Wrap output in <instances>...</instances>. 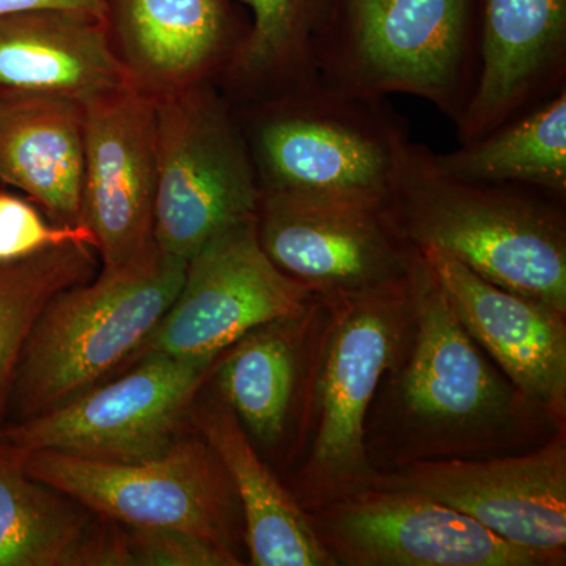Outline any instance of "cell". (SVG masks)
I'll list each match as a JSON object with an SVG mask.
<instances>
[{"instance_id": "9", "label": "cell", "mask_w": 566, "mask_h": 566, "mask_svg": "<svg viewBox=\"0 0 566 566\" xmlns=\"http://www.w3.org/2000/svg\"><path fill=\"white\" fill-rule=\"evenodd\" d=\"M20 464L32 479L114 523L181 528L243 558L244 521L237 491L200 433L182 434L164 455L142 463H106L40 450Z\"/></svg>"}, {"instance_id": "19", "label": "cell", "mask_w": 566, "mask_h": 566, "mask_svg": "<svg viewBox=\"0 0 566 566\" xmlns=\"http://www.w3.org/2000/svg\"><path fill=\"white\" fill-rule=\"evenodd\" d=\"M191 420L221 460L237 491L248 564L335 566L307 512L260 458L232 409L216 394L205 400L197 398Z\"/></svg>"}, {"instance_id": "11", "label": "cell", "mask_w": 566, "mask_h": 566, "mask_svg": "<svg viewBox=\"0 0 566 566\" xmlns=\"http://www.w3.org/2000/svg\"><path fill=\"white\" fill-rule=\"evenodd\" d=\"M370 486L427 495L551 566L566 564V427L527 452L416 461L376 472Z\"/></svg>"}, {"instance_id": "7", "label": "cell", "mask_w": 566, "mask_h": 566, "mask_svg": "<svg viewBox=\"0 0 566 566\" xmlns=\"http://www.w3.org/2000/svg\"><path fill=\"white\" fill-rule=\"evenodd\" d=\"M153 240L191 260L211 238L255 218L260 192L240 122L207 84L155 98Z\"/></svg>"}, {"instance_id": "23", "label": "cell", "mask_w": 566, "mask_h": 566, "mask_svg": "<svg viewBox=\"0 0 566 566\" xmlns=\"http://www.w3.org/2000/svg\"><path fill=\"white\" fill-rule=\"evenodd\" d=\"M424 158L453 180L524 186L566 200V88L455 150L424 147Z\"/></svg>"}, {"instance_id": "26", "label": "cell", "mask_w": 566, "mask_h": 566, "mask_svg": "<svg viewBox=\"0 0 566 566\" xmlns=\"http://www.w3.org/2000/svg\"><path fill=\"white\" fill-rule=\"evenodd\" d=\"M122 566H241L245 562L211 539L172 527L118 524Z\"/></svg>"}, {"instance_id": "18", "label": "cell", "mask_w": 566, "mask_h": 566, "mask_svg": "<svg viewBox=\"0 0 566 566\" xmlns=\"http://www.w3.org/2000/svg\"><path fill=\"white\" fill-rule=\"evenodd\" d=\"M129 84L103 21L61 11L0 18V95L85 104Z\"/></svg>"}, {"instance_id": "16", "label": "cell", "mask_w": 566, "mask_h": 566, "mask_svg": "<svg viewBox=\"0 0 566 566\" xmlns=\"http://www.w3.org/2000/svg\"><path fill=\"white\" fill-rule=\"evenodd\" d=\"M458 322L528 398L566 423V314L480 277L438 251H419Z\"/></svg>"}, {"instance_id": "28", "label": "cell", "mask_w": 566, "mask_h": 566, "mask_svg": "<svg viewBox=\"0 0 566 566\" xmlns=\"http://www.w3.org/2000/svg\"><path fill=\"white\" fill-rule=\"evenodd\" d=\"M32 11H61L106 24L107 0H0V18Z\"/></svg>"}, {"instance_id": "6", "label": "cell", "mask_w": 566, "mask_h": 566, "mask_svg": "<svg viewBox=\"0 0 566 566\" xmlns=\"http://www.w3.org/2000/svg\"><path fill=\"white\" fill-rule=\"evenodd\" d=\"M315 66L335 91L416 96L457 123L479 71V0H324Z\"/></svg>"}, {"instance_id": "3", "label": "cell", "mask_w": 566, "mask_h": 566, "mask_svg": "<svg viewBox=\"0 0 566 566\" xmlns=\"http://www.w3.org/2000/svg\"><path fill=\"white\" fill-rule=\"evenodd\" d=\"M564 199L513 185L453 180L412 144L385 211L416 251L452 256L502 289L566 314Z\"/></svg>"}, {"instance_id": "2", "label": "cell", "mask_w": 566, "mask_h": 566, "mask_svg": "<svg viewBox=\"0 0 566 566\" xmlns=\"http://www.w3.org/2000/svg\"><path fill=\"white\" fill-rule=\"evenodd\" d=\"M412 315V268L405 277L365 292L316 296L297 406L294 450L303 458L285 485L304 510L371 485L376 472L365 423L379 382L403 352Z\"/></svg>"}, {"instance_id": "21", "label": "cell", "mask_w": 566, "mask_h": 566, "mask_svg": "<svg viewBox=\"0 0 566 566\" xmlns=\"http://www.w3.org/2000/svg\"><path fill=\"white\" fill-rule=\"evenodd\" d=\"M316 316V296L301 314L253 327L219 354L210 378L252 442L277 447L300 406Z\"/></svg>"}, {"instance_id": "5", "label": "cell", "mask_w": 566, "mask_h": 566, "mask_svg": "<svg viewBox=\"0 0 566 566\" xmlns=\"http://www.w3.org/2000/svg\"><path fill=\"white\" fill-rule=\"evenodd\" d=\"M262 104L240 125L262 196L385 207L412 145L386 99L315 77Z\"/></svg>"}, {"instance_id": "15", "label": "cell", "mask_w": 566, "mask_h": 566, "mask_svg": "<svg viewBox=\"0 0 566 566\" xmlns=\"http://www.w3.org/2000/svg\"><path fill=\"white\" fill-rule=\"evenodd\" d=\"M566 88V0H479V71L460 144Z\"/></svg>"}, {"instance_id": "27", "label": "cell", "mask_w": 566, "mask_h": 566, "mask_svg": "<svg viewBox=\"0 0 566 566\" xmlns=\"http://www.w3.org/2000/svg\"><path fill=\"white\" fill-rule=\"evenodd\" d=\"M71 243L95 249V240L87 227L48 221L35 203L0 192V262H14Z\"/></svg>"}, {"instance_id": "4", "label": "cell", "mask_w": 566, "mask_h": 566, "mask_svg": "<svg viewBox=\"0 0 566 566\" xmlns=\"http://www.w3.org/2000/svg\"><path fill=\"white\" fill-rule=\"evenodd\" d=\"M185 271V260L155 243L55 294L22 348L3 417L51 411L125 370L169 311Z\"/></svg>"}, {"instance_id": "14", "label": "cell", "mask_w": 566, "mask_h": 566, "mask_svg": "<svg viewBox=\"0 0 566 566\" xmlns=\"http://www.w3.org/2000/svg\"><path fill=\"white\" fill-rule=\"evenodd\" d=\"M84 107L81 223L103 268L137 259L155 244L156 102L129 84Z\"/></svg>"}, {"instance_id": "17", "label": "cell", "mask_w": 566, "mask_h": 566, "mask_svg": "<svg viewBox=\"0 0 566 566\" xmlns=\"http://www.w3.org/2000/svg\"><path fill=\"white\" fill-rule=\"evenodd\" d=\"M106 28L129 80L153 98L229 70L243 41L226 0H107Z\"/></svg>"}, {"instance_id": "8", "label": "cell", "mask_w": 566, "mask_h": 566, "mask_svg": "<svg viewBox=\"0 0 566 566\" xmlns=\"http://www.w3.org/2000/svg\"><path fill=\"white\" fill-rule=\"evenodd\" d=\"M216 359L145 354L120 374L51 411L0 423V458L17 461L40 450L142 463L181 438Z\"/></svg>"}, {"instance_id": "10", "label": "cell", "mask_w": 566, "mask_h": 566, "mask_svg": "<svg viewBox=\"0 0 566 566\" xmlns=\"http://www.w3.org/2000/svg\"><path fill=\"white\" fill-rule=\"evenodd\" d=\"M314 297L271 262L255 218L245 219L188 260L180 292L129 364L151 353L218 359L253 327L301 314Z\"/></svg>"}, {"instance_id": "13", "label": "cell", "mask_w": 566, "mask_h": 566, "mask_svg": "<svg viewBox=\"0 0 566 566\" xmlns=\"http://www.w3.org/2000/svg\"><path fill=\"white\" fill-rule=\"evenodd\" d=\"M255 222L271 262L318 297L398 281L419 253L376 205L263 193Z\"/></svg>"}, {"instance_id": "12", "label": "cell", "mask_w": 566, "mask_h": 566, "mask_svg": "<svg viewBox=\"0 0 566 566\" xmlns=\"http://www.w3.org/2000/svg\"><path fill=\"white\" fill-rule=\"evenodd\" d=\"M305 512L335 566H551L412 491L368 486Z\"/></svg>"}, {"instance_id": "1", "label": "cell", "mask_w": 566, "mask_h": 566, "mask_svg": "<svg viewBox=\"0 0 566 566\" xmlns=\"http://www.w3.org/2000/svg\"><path fill=\"white\" fill-rule=\"evenodd\" d=\"M412 285L411 333L365 423L375 472L527 452L566 427L521 392L468 334L420 252Z\"/></svg>"}, {"instance_id": "24", "label": "cell", "mask_w": 566, "mask_h": 566, "mask_svg": "<svg viewBox=\"0 0 566 566\" xmlns=\"http://www.w3.org/2000/svg\"><path fill=\"white\" fill-rule=\"evenodd\" d=\"M251 10L232 65L234 80L249 88L277 95L315 80V43L322 25L324 0H241Z\"/></svg>"}, {"instance_id": "20", "label": "cell", "mask_w": 566, "mask_h": 566, "mask_svg": "<svg viewBox=\"0 0 566 566\" xmlns=\"http://www.w3.org/2000/svg\"><path fill=\"white\" fill-rule=\"evenodd\" d=\"M0 185L24 192L52 222L82 226V104L59 96L0 95Z\"/></svg>"}, {"instance_id": "25", "label": "cell", "mask_w": 566, "mask_h": 566, "mask_svg": "<svg viewBox=\"0 0 566 566\" xmlns=\"http://www.w3.org/2000/svg\"><path fill=\"white\" fill-rule=\"evenodd\" d=\"M96 264L95 249L80 243L0 262V423L14 368L41 312L62 290L95 277Z\"/></svg>"}, {"instance_id": "22", "label": "cell", "mask_w": 566, "mask_h": 566, "mask_svg": "<svg viewBox=\"0 0 566 566\" xmlns=\"http://www.w3.org/2000/svg\"><path fill=\"white\" fill-rule=\"evenodd\" d=\"M0 566H118L117 524L0 458Z\"/></svg>"}]
</instances>
